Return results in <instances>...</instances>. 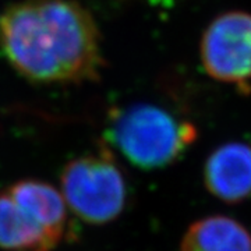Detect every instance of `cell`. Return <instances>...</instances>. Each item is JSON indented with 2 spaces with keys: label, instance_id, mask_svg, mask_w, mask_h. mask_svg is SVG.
Here are the masks:
<instances>
[{
  "label": "cell",
  "instance_id": "obj_1",
  "mask_svg": "<svg viewBox=\"0 0 251 251\" xmlns=\"http://www.w3.org/2000/svg\"><path fill=\"white\" fill-rule=\"evenodd\" d=\"M0 49L10 66L38 84L98 78L103 66L94 17L75 0H23L0 14Z\"/></svg>",
  "mask_w": 251,
  "mask_h": 251
},
{
  "label": "cell",
  "instance_id": "obj_2",
  "mask_svg": "<svg viewBox=\"0 0 251 251\" xmlns=\"http://www.w3.org/2000/svg\"><path fill=\"white\" fill-rule=\"evenodd\" d=\"M196 138L193 123L150 103L117 109L106 127V144L113 145L131 165L147 171L179 161Z\"/></svg>",
  "mask_w": 251,
  "mask_h": 251
},
{
  "label": "cell",
  "instance_id": "obj_3",
  "mask_svg": "<svg viewBox=\"0 0 251 251\" xmlns=\"http://www.w3.org/2000/svg\"><path fill=\"white\" fill-rule=\"evenodd\" d=\"M62 194L70 211L85 224H109L123 212L127 184L108 144L64 166Z\"/></svg>",
  "mask_w": 251,
  "mask_h": 251
},
{
  "label": "cell",
  "instance_id": "obj_4",
  "mask_svg": "<svg viewBox=\"0 0 251 251\" xmlns=\"http://www.w3.org/2000/svg\"><path fill=\"white\" fill-rule=\"evenodd\" d=\"M201 60L215 80L237 85L251 81V14L229 11L216 17L202 36Z\"/></svg>",
  "mask_w": 251,
  "mask_h": 251
},
{
  "label": "cell",
  "instance_id": "obj_5",
  "mask_svg": "<svg viewBox=\"0 0 251 251\" xmlns=\"http://www.w3.org/2000/svg\"><path fill=\"white\" fill-rule=\"evenodd\" d=\"M204 180L208 191L225 202H240L251 197V145H221L206 159Z\"/></svg>",
  "mask_w": 251,
  "mask_h": 251
},
{
  "label": "cell",
  "instance_id": "obj_6",
  "mask_svg": "<svg viewBox=\"0 0 251 251\" xmlns=\"http://www.w3.org/2000/svg\"><path fill=\"white\" fill-rule=\"evenodd\" d=\"M7 191L57 246L70 236V208L62 193L52 184L25 179L13 183Z\"/></svg>",
  "mask_w": 251,
  "mask_h": 251
},
{
  "label": "cell",
  "instance_id": "obj_7",
  "mask_svg": "<svg viewBox=\"0 0 251 251\" xmlns=\"http://www.w3.org/2000/svg\"><path fill=\"white\" fill-rule=\"evenodd\" d=\"M57 244L18 205L10 193H0V249L6 251H53Z\"/></svg>",
  "mask_w": 251,
  "mask_h": 251
},
{
  "label": "cell",
  "instance_id": "obj_8",
  "mask_svg": "<svg viewBox=\"0 0 251 251\" xmlns=\"http://www.w3.org/2000/svg\"><path fill=\"white\" fill-rule=\"evenodd\" d=\"M180 251H251V234L227 216H208L187 229Z\"/></svg>",
  "mask_w": 251,
  "mask_h": 251
},
{
  "label": "cell",
  "instance_id": "obj_9",
  "mask_svg": "<svg viewBox=\"0 0 251 251\" xmlns=\"http://www.w3.org/2000/svg\"><path fill=\"white\" fill-rule=\"evenodd\" d=\"M152 3H159V4H163L165 1H169V0H151Z\"/></svg>",
  "mask_w": 251,
  "mask_h": 251
}]
</instances>
